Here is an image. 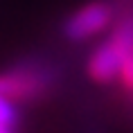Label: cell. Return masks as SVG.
Masks as SVG:
<instances>
[{"label":"cell","instance_id":"277c9868","mask_svg":"<svg viewBox=\"0 0 133 133\" xmlns=\"http://www.w3.org/2000/svg\"><path fill=\"white\" fill-rule=\"evenodd\" d=\"M23 124L21 104L14 99L0 97V133H18Z\"/></svg>","mask_w":133,"mask_h":133},{"label":"cell","instance_id":"3957f363","mask_svg":"<svg viewBox=\"0 0 133 133\" xmlns=\"http://www.w3.org/2000/svg\"><path fill=\"white\" fill-rule=\"evenodd\" d=\"M129 56L119 50V45L113 38H106L88 54L86 72L95 84H113L119 79V72L124 68Z\"/></svg>","mask_w":133,"mask_h":133},{"label":"cell","instance_id":"6da1fadb","mask_svg":"<svg viewBox=\"0 0 133 133\" xmlns=\"http://www.w3.org/2000/svg\"><path fill=\"white\" fill-rule=\"evenodd\" d=\"M63 81V68L45 54H25L0 72V97L18 104L45 102Z\"/></svg>","mask_w":133,"mask_h":133},{"label":"cell","instance_id":"7a4b0ae2","mask_svg":"<svg viewBox=\"0 0 133 133\" xmlns=\"http://www.w3.org/2000/svg\"><path fill=\"white\" fill-rule=\"evenodd\" d=\"M115 18H117V9L111 0H95V2L81 5L70 16H65L59 32L65 41L84 43L92 36L106 32L108 27H113Z\"/></svg>","mask_w":133,"mask_h":133}]
</instances>
